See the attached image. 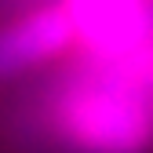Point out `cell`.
<instances>
[{
  "instance_id": "6da1fadb",
  "label": "cell",
  "mask_w": 153,
  "mask_h": 153,
  "mask_svg": "<svg viewBox=\"0 0 153 153\" xmlns=\"http://www.w3.org/2000/svg\"><path fill=\"white\" fill-rule=\"evenodd\" d=\"M66 15L91 51L153 76V0H69Z\"/></svg>"
},
{
  "instance_id": "7a4b0ae2",
  "label": "cell",
  "mask_w": 153,
  "mask_h": 153,
  "mask_svg": "<svg viewBox=\"0 0 153 153\" xmlns=\"http://www.w3.org/2000/svg\"><path fill=\"white\" fill-rule=\"evenodd\" d=\"M73 131L99 153H139L153 139V117L124 80H113L76 102Z\"/></svg>"
},
{
  "instance_id": "3957f363",
  "label": "cell",
  "mask_w": 153,
  "mask_h": 153,
  "mask_svg": "<svg viewBox=\"0 0 153 153\" xmlns=\"http://www.w3.org/2000/svg\"><path fill=\"white\" fill-rule=\"evenodd\" d=\"M69 40H73V26L66 11H36L22 22L0 29V80L59 55Z\"/></svg>"
}]
</instances>
